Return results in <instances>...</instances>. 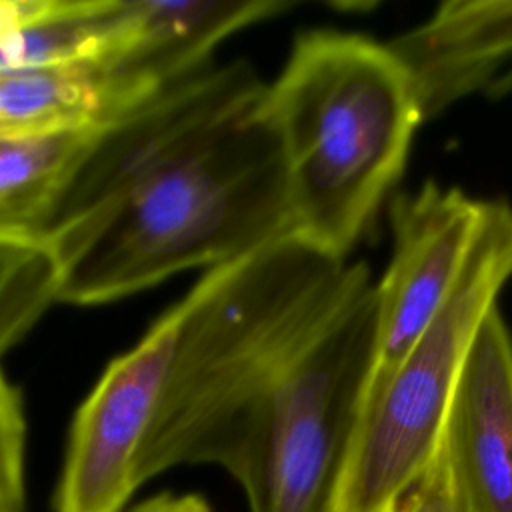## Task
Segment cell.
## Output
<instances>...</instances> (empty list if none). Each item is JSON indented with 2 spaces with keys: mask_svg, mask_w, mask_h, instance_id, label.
Masks as SVG:
<instances>
[{
  "mask_svg": "<svg viewBox=\"0 0 512 512\" xmlns=\"http://www.w3.org/2000/svg\"><path fill=\"white\" fill-rule=\"evenodd\" d=\"M258 112L280 148L292 236L350 260L426 120L410 66L388 40L304 30Z\"/></svg>",
  "mask_w": 512,
  "mask_h": 512,
  "instance_id": "obj_1",
  "label": "cell"
},
{
  "mask_svg": "<svg viewBox=\"0 0 512 512\" xmlns=\"http://www.w3.org/2000/svg\"><path fill=\"white\" fill-rule=\"evenodd\" d=\"M372 274L282 236L204 270L184 322L142 480L212 458L320 324Z\"/></svg>",
  "mask_w": 512,
  "mask_h": 512,
  "instance_id": "obj_2",
  "label": "cell"
},
{
  "mask_svg": "<svg viewBox=\"0 0 512 512\" xmlns=\"http://www.w3.org/2000/svg\"><path fill=\"white\" fill-rule=\"evenodd\" d=\"M258 104L118 200L60 272L56 304L126 298L290 236L282 156Z\"/></svg>",
  "mask_w": 512,
  "mask_h": 512,
  "instance_id": "obj_3",
  "label": "cell"
},
{
  "mask_svg": "<svg viewBox=\"0 0 512 512\" xmlns=\"http://www.w3.org/2000/svg\"><path fill=\"white\" fill-rule=\"evenodd\" d=\"M266 82L244 60L210 64L104 124L66 180L42 236L0 252V344L14 346L56 302L90 230L136 184L256 108Z\"/></svg>",
  "mask_w": 512,
  "mask_h": 512,
  "instance_id": "obj_4",
  "label": "cell"
},
{
  "mask_svg": "<svg viewBox=\"0 0 512 512\" xmlns=\"http://www.w3.org/2000/svg\"><path fill=\"white\" fill-rule=\"evenodd\" d=\"M512 280V204L490 198L482 230L442 310L398 366L366 388L328 512H394L430 466L464 362Z\"/></svg>",
  "mask_w": 512,
  "mask_h": 512,
  "instance_id": "obj_5",
  "label": "cell"
},
{
  "mask_svg": "<svg viewBox=\"0 0 512 512\" xmlns=\"http://www.w3.org/2000/svg\"><path fill=\"white\" fill-rule=\"evenodd\" d=\"M376 354L370 274L302 344L212 464L250 512H324Z\"/></svg>",
  "mask_w": 512,
  "mask_h": 512,
  "instance_id": "obj_6",
  "label": "cell"
},
{
  "mask_svg": "<svg viewBox=\"0 0 512 512\" xmlns=\"http://www.w3.org/2000/svg\"><path fill=\"white\" fill-rule=\"evenodd\" d=\"M184 322L178 300L116 356L78 406L56 488V512H124L144 484L154 434Z\"/></svg>",
  "mask_w": 512,
  "mask_h": 512,
  "instance_id": "obj_7",
  "label": "cell"
},
{
  "mask_svg": "<svg viewBox=\"0 0 512 512\" xmlns=\"http://www.w3.org/2000/svg\"><path fill=\"white\" fill-rule=\"evenodd\" d=\"M490 198L432 178L388 204L392 252L376 280V354L366 388L408 354L454 290L482 230Z\"/></svg>",
  "mask_w": 512,
  "mask_h": 512,
  "instance_id": "obj_8",
  "label": "cell"
},
{
  "mask_svg": "<svg viewBox=\"0 0 512 512\" xmlns=\"http://www.w3.org/2000/svg\"><path fill=\"white\" fill-rule=\"evenodd\" d=\"M294 0H110L94 58L120 114L212 64L232 34L276 18Z\"/></svg>",
  "mask_w": 512,
  "mask_h": 512,
  "instance_id": "obj_9",
  "label": "cell"
},
{
  "mask_svg": "<svg viewBox=\"0 0 512 512\" xmlns=\"http://www.w3.org/2000/svg\"><path fill=\"white\" fill-rule=\"evenodd\" d=\"M438 446L472 512H512V332L500 306L470 348Z\"/></svg>",
  "mask_w": 512,
  "mask_h": 512,
  "instance_id": "obj_10",
  "label": "cell"
},
{
  "mask_svg": "<svg viewBox=\"0 0 512 512\" xmlns=\"http://www.w3.org/2000/svg\"><path fill=\"white\" fill-rule=\"evenodd\" d=\"M388 44L410 66L426 120L512 68V0H450Z\"/></svg>",
  "mask_w": 512,
  "mask_h": 512,
  "instance_id": "obj_11",
  "label": "cell"
},
{
  "mask_svg": "<svg viewBox=\"0 0 512 512\" xmlns=\"http://www.w3.org/2000/svg\"><path fill=\"white\" fill-rule=\"evenodd\" d=\"M102 126L0 138V252L24 250L42 236L66 180Z\"/></svg>",
  "mask_w": 512,
  "mask_h": 512,
  "instance_id": "obj_12",
  "label": "cell"
},
{
  "mask_svg": "<svg viewBox=\"0 0 512 512\" xmlns=\"http://www.w3.org/2000/svg\"><path fill=\"white\" fill-rule=\"evenodd\" d=\"M90 38L84 0H0V70L82 62Z\"/></svg>",
  "mask_w": 512,
  "mask_h": 512,
  "instance_id": "obj_13",
  "label": "cell"
},
{
  "mask_svg": "<svg viewBox=\"0 0 512 512\" xmlns=\"http://www.w3.org/2000/svg\"><path fill=\"white\" fill-rule=\"evenodd\" d=\"M24 454V402L0 368V512H26Z\"/></svg>",
  "mask_w": 512,
  "mask_h": 512,
  "instance_id": "obj_14",
  "label": "cell"
},
{
  "mask_svg": "<svg viewBox=\"0 0 512 512\" xmlns=\"http://www.w3.org/2000/svg\"><path fill=\"white\" fill-rule=\"evenodd\" d=\"M394 512H472L448 456L436 446L420 480L404 494Z\"/></svg>",
  "mask_w": 512,
  "mask_h": 512,
  "instance_id": "obj_15",
  "label": "cell"
},
{
  "mask_svg": "<svg viewBox=\"0 0 512 512\" xmlns=\"http://www.w3.org/2000/svg\"><path fill=\"white\" fill-rule=\"evenodd\" d=\"M130 512H212L210 504L198 494H168L162 492L144 500Z\"/></svg>",
  "mask_w": 512,
  "mask_h": 512,
  "instance_id": "obj_16",
  "label": "cell"
},
{
  "mask_svg": "<svg viewBox=\"0 0 512 512\" xmlns=\"http://www.w3.org/2000/svg\"><path fill=\"white\" fill-rule=\"evenodd\" d=\"M324 512H328V510H326V508H324Z\"/></svg>",
  "mask_w": 512,
  "mask_h": 512,
  "instance_id": "obj_17",
  "label": "cell"
}]
</instances>
